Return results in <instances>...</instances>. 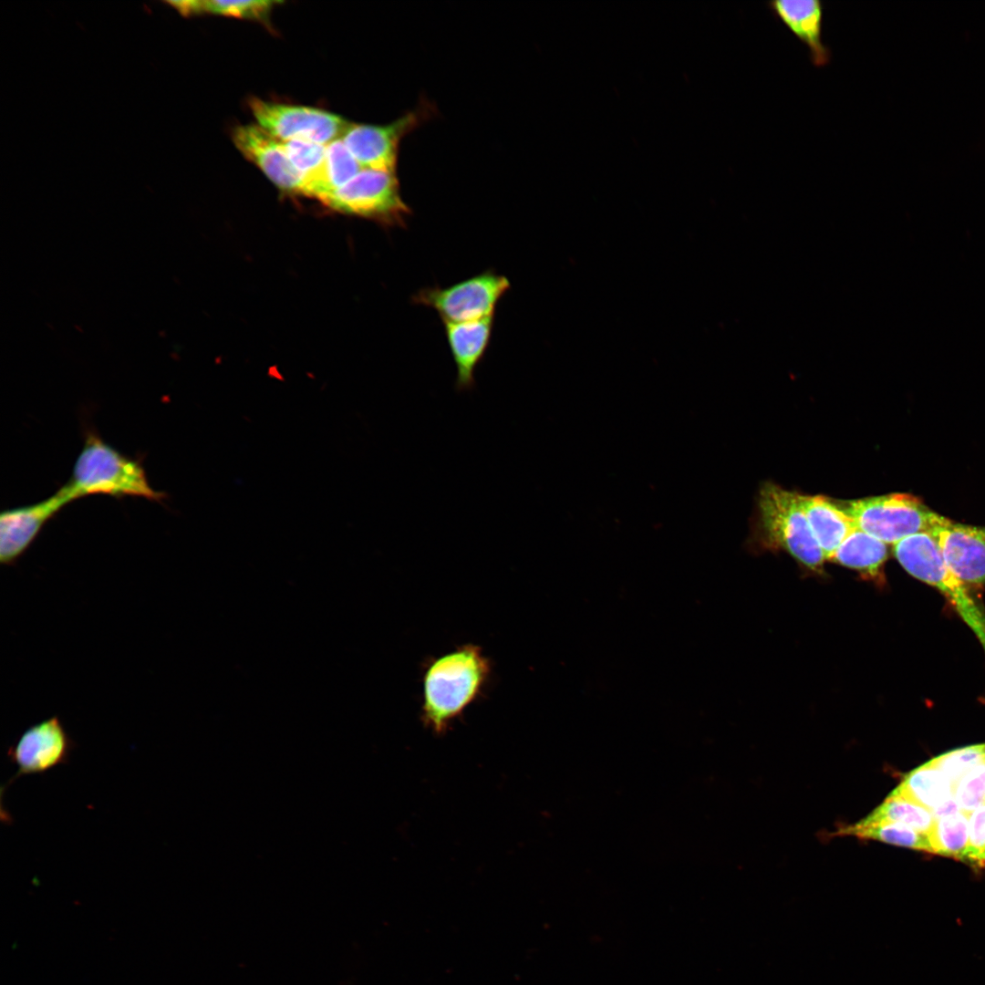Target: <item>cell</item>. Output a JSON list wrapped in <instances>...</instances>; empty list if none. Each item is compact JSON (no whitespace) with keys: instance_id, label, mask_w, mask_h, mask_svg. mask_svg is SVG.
Segmentation results:
<instances>
[{"instance_id":"15","label":"cell","mask_w":985,"mask_h":985,"mask_svg":"<svg viewBox=\"0 0 985 985\" xmlns=\"http://www.w3.org/2000/svg\"><path fill=\"white\" fill-rule=\"evenodd\" d=\"M772 14L807 47L816 67L826 66L831 51L823 41L824 5L819 0H777L768 3Z\"/></svg>"},{"instance_id":"27","label":"cell","mask_w":985,"mask_h":985,"mask_svg":"<svg viewBox=\"0 0 985 985\" xmlns=\"http://www.w3.org/2000/svg\"><path fill=\"white\" fill-rule=\"evenodd\" d=\"M963 862L985 868V804L969 815V842Z\"/></svg>"},{"instance_id":"22","label":"cell","mask_w":985,"mask_h":985,"mask_svg":"<svg viewBox=\"0 0 985 985\" xmlns=\"http://www.w3.org/2000/svg\"><path fill=\"white\" fill-rule=\"evenodd\" d=\"M859 821L865 824L897 823L927 835L935 817L926 808L889 793L878 806Z\"/></svg>"},{"instance_id":"14","label":"cell","mask_w":985,"mask_h":985,"mask_svg":"<svg viewBox=\"0 0 985 985\" xmlns=\"http://www.w3.org/2000/svg\"><path fill=\"white\" fill-rule=\"evenodd\" d=\"M493 325L494 316L443 324L446 340L456 367L454 387L458 392L474 389L476 368L490 346Z\"/></svg>"},{"instance_id":"4","label":"cell","mask_w":985,"mask_h":985,"mask_svg":"<svg viewBox=\"0 0 985 985\" xmlns=\"http://www.w3.org/2000/svg\"><path fill=\"white\" fill-rule=\"evenodd\" d=\"M893 554L913 577L935 587L977 637L985 653V613L962 580L947 566L936 540L920 532L893 544Z\"/></svg>"},{"instance_id":"20","label":"cell","mask_w":985,"mask_h":985,"mask_svg":"<svg viewBox=\"0 0 985 985\" xmlns=\"http://www.w3.org/2000/svg\"><path fill=\"white\" fill-rule=\"evenodd\" d=\"M927 836L933 854L963 862L969 842V815L959 811L935 818Z\"/></svg>"},{"instance_id":"23","label":"cell","mask_w":985,"mask_h":985,"mask_svg":"<svg viewBox=\"0 0 985 985\" xmlns=\"http://www.w3.org/2000/svg\"><path fill=\"white\" fill-rule=\"evenodd\" d=\"M280 143L294 167L304 178V195L312 197L322 176L327 145L303 140H280Z\"/></svg>"},{"instance_id":"1","label":"cell","mask_w":985,"mask_h":985,"mask_svg":"<svg viewBox=\"0 0 985 985\" xmlns=\"http://www.w3.org/2000/svg\"><path fill=\"white\" fill-rule=\"evenodd\" d=\"M492 665L482 649L464 644L431 658L422 677L421 721L437 734L444 733L483 693Z\"/></svg>"},{"instance_id":"9","label":"cell","mask_w":985,"mask_h":985,"mask_svg":"<svg viewBox=\"0 0 985 985\" xmlns=\"http://www.w3.org/2000/svg\"><path fill=\"white\" fill-rule=\"evenodd\" d=\"M435 108L427 100L386 125L350 123L340 138L362 169L396 172L400 141L427 121Z\"/></svg>"},{"instance_id":"17","label":"cell","mask_w":985,"mask_h":985,"mask_svg":"<svg viewBox=\"0 0 985 985\" xmlns=\"http://www.w3.org/2000/svg\"><path fill=\"white\" fill-rule=\"evenodd\" d=\"M800 501L825 560H830L836 549L856 527L854 520L839 504L834 503L824 496L800 494Z\"/></svg>"},{"instance_id":"13","label":"cell","mask_w":985,"mask_h":985,"mask_svg":"<svg viewBox=\"0 0 985 985\" xmlns=\"http://www.w3.org/2000/svg\"><path fill=\"white\" fill-rule=\"evenodd\" d=\"M233 140L240 152L279 189L305 194L304 178L285 153L279 140L259 125H243L233 130Z\"/></svg>"},{"instance_id":"21","label":"cell","mask_w":985,"mask_h":985,"mask_svg":"<svg viewBox=\"0 0 985 985\" xmlns=\"http://www.w3.org/2000/svg\"><path fill=\"white\" fill-rule=\"evenodd\" d=\"M362 168L338 139L327 145L326 160L321 179L312 197L321 202L356 176Z\"/></svg>"},{"instance_id":"5","label":"cell","mask_w":985,"mask_h":985,"mask_svg":"<svg viewBox=\"0 0 985 985\" xmlns=\"http://www.w3.org/2000/svg\"><path fill=\"white\" fill-rule=\"evenodd\" d=\"M857 528L894 544L920 532H930L941 515L907 493L866 497L840 504Z\"/></svg>"},{"instance_id":"25","label":"cell","mask_w":985,"mask_h":985,"mask_svg":"<svg viewBox=\"0 0 985 985\" xmlns=\"http://www.w3.org/2000/svg\"><path fill=\"white\" fill-rule=\"evenodd\" d=\"M952 794L959 810L967 815L985 804V759L962 775Z\"/></svg>"},{"instance_id":"12","label":"cell","mask_w":985,"mask_h":985,"mask_svg":"<svg viewBox=\"0 0 985 985\" xmlns=\"http://www.w3.org/2000/svg\"><path fill=\"white\" fill-rule=\"evenodd\" d=\"M72 500L61 487L50 497L4 510L0 515V562L12 565L28 549L43 526Z\"/></svg>"},{"instance_id":"10","label":"cell","mask_w":985,"mask_h":985,"mask_svg":"<svg viewBox=\"0 0 985 985\" xmlns=\"http://www.w3.org/2000/svg\"><path fill=\"white\" fill-rule=\"evenodd\" d=\"M257 125L280 140H303L327 145L342 137L350 124L334 113L306 106L249 100Z\"/></svg>"},{"instance_id":"11","label":"cell","mask_w":985,"mask_h":985,"mask_svg":"<svg viewBox=\"0 0 985 985\" xmlns=\"http://www.w3.org/2000/svg\"><path fill=\"white\" fill-rule=\"evenodd\" d=\"M929 533L954 575L966 585L985 586V526L962 524L941 516Z\"/></svg>"},{"instance_id":"3","label":"cell","mask_w":985,"mask_h":985,"mask_svg":"<svg viewBox=\"0 0 985 985\" xmlns=\"http://www.w3.org/2000/svg\"><path fill=\"white\" fill-rule=\"evenodd\" d=\"M759 531L766 548L784 550L804 566L822 572L825 557L810 528L800 494L772 482L759 493Z\"/></svg>"},{"instance_id":"24","label":"cell","mask_w":985,"mask_h":985,"mask_svg":"<svg viewBox=\"0 0 985 985\" xmlns=\"http://www.w3.org/2000/svg\"><path fill=\"white\" fill-rule=\"evenodd\" d=\"M985 759V743L957 748L932 758L929 762L948 778L951 790L970 768Z\"/></svg>"},{"instance_id":"7","label":"cell","mask_w":985,"mask_h":985,"mask_svg":"<svg viewBox=\"0 0 985 985\" xmlns=\"http://www.w3.org/2000/svg\"><path fill=\"white\" fill-rule=\"evenodd\" d=\"M510 286L507 277L490 269L449 286L423 287L411 302L432 308L443 324L465 322L494 316Z\"/></svg>"},{"instance_id":"26","label":"cell","mask_w":985,"mask_h":985,"mask_svg":"<svg viewBox=\"0 0 985 985\" xmlns=\"http://www.w3.org/2000/svg\"><path fill=\"white\" fill-rule=\"evenodd\" d=\"M276 4L277 2L269 0L200 1V14L260 20L266 18Z\"/></svg>"},{"instance_id":"19","label":"cell","mask_w":985,"mask_h":985,"mask_svg":"<svg viewBox=\"0 0 985 985\" xmlns=\"http://www.w3.org/2000/svg\"><path fill=\"white\" fill-rule=\"evenodd\" d=\"M835 835L880 841L897 846L932 853L927 835L897 823L865 824L858 820L854 824L841 826Z\"/></svg>"},{"instance_id":"2","label":"cell","mask_w":985,"mask_h":985,"mask_svg":"<svg viewBox=\"0 0 985 985\" xmlns=\"http://www.w3.org/2000/svg\"><path fill=\"white\" fill-rule=\"evenodd\" d=\"M72 501L92 494L115 498L142 497L161 502L162 492L154 490L139 460L128 457L88 430L70 479L62 486Z\"/></svg>"},{"instance_id":"8","label":"cell","mask_w":985,"mask_h":985,"mask_svg":"<svg viewBox=\"0 0 985 985\" xmlns=\"http://www.w3.org/2000/svg\"><path fill=\"white\" fill-rule=\"evenodd\" d=\"M76 747L77 743L58 716L34 724L20 734L6 752L8 760L17 771L0 788V820L3 824L13 823L4 805L6 789L21 776L45 774L58 765L67 764Z\"/></svg>"},{"instance_id":"18","label":"cell","mask_w":985,"mask_h":985,"mask_svg":"<svg viewBox=\"0 0 985 985\" xmlns=\"http://www.w3.org/2000/svg\"><path fill=\"white\" fill-rule=\"evenodd\" d=\"M886 544L855 527L836 549L829 561L858 571L867 579L882 578L887 558Z\"/></svg>"},{"instance_id":"16","label":"cell","mask_w":985,"mask_h":985,"mask_svg":"<svg viewBox=\"0 0 985 985\" xmlns=\"http://www.w3.org/2000/svg\"><path fill=\"white\" fill-rule=\"evenodd\" d=\"M890 793L926 808L935 818L960 811L948 778L929 761L907 772Z\"/></svg>"},{"instance_id":"6","label":"cell","mask_w":985,"mask_h":985,"mask_svg":"<svg viewBox=\"0 0 985 985\" xmlns=\"http://www.w3.org/2000/svg\"><path fill=\"white\" fill-rule=\"evenodd\" d=\"M322 202L345 213L371 219L386 226H405L411 209L400 194L396 172L362 169Z\"/></svg>"}]
</instances>
